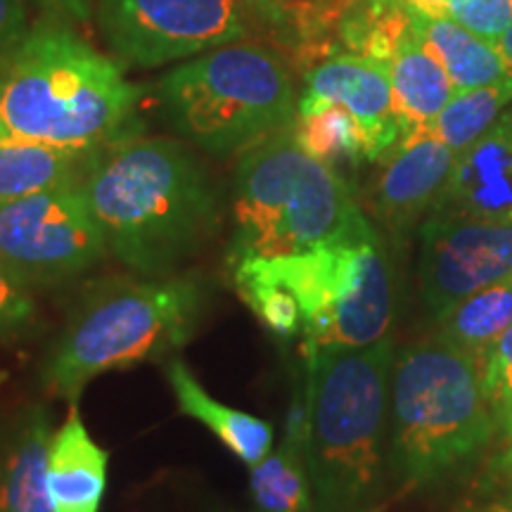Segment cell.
<instances>
[{"instance_id": "obj_1", "label": "cell", "mask_w": 512, "mask_h": 512, "mask_svg": "<svg viewBox=\"0 0 512 512\" xmlns=\"http://www.w3.org/2000/svg\"><path fill=\"white\" fill-rule=\"evenodd\" d=\"M107 249L143 278H169L219 226V195L178 140H124L93 155L81 183Z\"/></svg>"}, {"instance_id": "obj_2", "label": "cell", "mask_w": 512, "mask_h": 512, "mask_svg": "<svg viewBox=\"0 0 512 512\" xmlns=\"http://www.w3.org/2000/svg\"><path fill=\"white\" fill-rule=\"evenodd\" d=\"M143 88L62 22L29 29L5 64L0 136L98 155L124 143Z\"/></svg>"}, {"instance_id": "obj_3", "label": "cell", "mask_w": 512, "mask_h": 512, "mask_svg": "<svg viewBox=\"0 0 512 512\" xmlns=\"http://www.w3.org/2000/svg\"><path fill=\"white\" fill-rule=\"evenodd\" d=\"M302 351L313 503L320 512L354 510L382 482L394 339Z\"/></svg>"}, {"instance_id": "obj_4", "label": "cell", "mask_w": 512, "mask_h": 512, "mask_svg": "<svg viewBox=\"0 0 512 512\" xmlns=\"http://www.w3.org/2000/svg\"><path fill=\"white\" fill-rule=\"evenodd\" d=\"M368 223L332 166L304 152L292 131L275 133L247 150L235 169L228 264L311 252Z\"/></svg>"}, {"instance_id": "obj_5", "label": "cell", "mask_w": 512, "mask_h": 512, "mask_svg": "<svg viewBox=\"0 0 512 512\" xmlns=\"http://www.w3.org/2000/svg\"><path fill=\"white\" fill-rule=\"evenodd\" d=\"M496 439L482 361L434 335L394 358L389 463L408 486L451 475Z\"/></svg>"}, {"instance_id": "obj_6", "label": "cell", "mask_w": 512, "mask_h": 512, "mask_svg": "<svg viewBox=\"0 0 512 512\" xmlns=\"http://www.w3.org/2000/svg\"><path fill=\"white\" fill-rule=\"evenodd\" d=\"M204 287L195 278H112L93 285L55 342L43 384L76 403L102 373L157 361L195 335Z\"/></svg>"}, {"instance_id": "obj_7", "label": "cell", "mask_w": 512, "mask_h": 512, "mask_svg": "<svg viewBox=\"0 0 512 512\" xmlns=\"http://www.w3.org/2000/svg\"><path fill=\"white\" fill-rule=\"evenodd\" d=\"M169 124L214 157L245 155L275 133L292 131L297 93L290 72L259 43H228L171 69L159 81Z\"/></svg>"}, {"instance_id": "obj_8", "label": "cell", "mask_w": 512, "mask_h": 512, "mask_svg": "<svg viewBox=\"0 0 512 512\" xmlns=\"http://www.w3.org/2000/svg\"><path fill=\"white\" fill-rule=\"evenodd\" d=\"M228 266L247 268L297 299L304 318V349L368 347L392 328V266L373 223L311 252L240 259Z\"/></svg>"}, {"instance_id": "obj_9", "label": "cell", "mask_w": 512, "mask_h": 512, "mask_svg": "<svg viewBox=\"0 0 512 512\" xmlns=\"http://www.w3.org/2000/svg\"><path fill=\"white\" fill-rule=\"evenodd\" d=\"M280 0H100L98 27L121 62L133 67L202 55L238 43L254 24L278 27Z\"/></svg>"}, {"instance_id": "obj_10", "label": "cell", "mask_w": 512, "mask_h": 512, "mask_svg": "<svg viewBox=\"0 0 512 512\" xmlns=\"http://www.w3.org/2000/svg\"><path fill=\"white\" fill-rule=\"evenodd\" d=\"M107 252L81 183L0 204V259L27 285L79 278Z\"/></svg>"}, {"instance_id": "obj_11", "label": "cell", "mask_w": 512, "mask_h": 512, "mask_svg": "<svg viewBox=\"0 0 512 512\" xmlns=\"http://www.w3.org/2000/svg\"><path fill=\"white\" fill-rule=\"evenodd\" d=\"M420 292L434 318L512 278V221L430 214L420 228Z\"/></svg>"}, {"instance_id": "obj_12", "label": "cell", "mask_w": 512, "mask_h": 512, "mask_svg": "<svg viewBox=\"0 0 512 512\" xmlns=\"http://www.w3.org/2000/svg\"><path fill=\"white\" fill-rule=\"evenodd\" d=\"M299 107L342 105L363 128L366 159L380 162L401 143L389 64L351 53H335L306 72Z\"/></svg>"}, {"instance_id": "obj_13", "label": "cell", "mask_w": 512, "mask_h": 512, "mask_svg": "<svg viewBox=\"0 0 512 512\" xmlns=\"http://www.w3.org/2000/svg\"><path fill=\"white\" fill-rule=\"evenodd\" d=\"M456 152L432 131L403 138L384 157L373 190L375 216L394 235H403L434 209L451 178Z\"/></svg>"}, {"instance_id": "obj_14", "label": "cell", "mask_w": 512, "mask_h": 512, "mask_svg": "<svg viewBox=\"0 0 512 512\" xmlns=\"http://www.w3.org/2000/svg\"><path fill=\"white\" fill-rule=\"evenodd\" d=\"M430 214L512 221V107L456 157Z\"/></svg>"}, {"instance_id": "obj_15", "label": "cell", "mask_w": 512, "mask_h": 512, "mask_svg": "<svg viewBox=\"0 0 512 512\" xmlns=\"http://www.w3.org/2000/svg\"><path fill=\"white\" fill-rule=\"evenodd\" d=\"M256 512H311L313 484L306 453V384L294 389L278 446L249 472Z\"/></svg>"}, {"instance_id": "obj_16", "label": "cell", "mask_w": 512, "mask_h": 512, "mask_svg": "<svg viewBox=\"0 0 512 512\" xmlns=\"http://www.w3.org/2000/svg\"><path fill=\"white\" fill-rule=\"evenodd\" d=\"M110 453L83 427L72 403L67 420L53 434L48 451V491L55 512H100L107 489Z\"/></svg>"}, {"instance_id": "obj_17", "label": "cell", "mask_w": 512, "mask_h": 512, "mask_svg": "<svg viewBox=\"0 0 512 512\" xmlns=\"http://www.w3.org/2000/svg\"><path fill=\"white\" fill-rule=\"evenodd\" d=\"M389 79L394 110L401 124V140L432 131L434 121L456 93L444 64L415 34L413 24L389 60Z\"/></svg>"}, {"instance_id": "obj_18", "label": "cell", "mask_w": 512, "mask_h": 512, "mask_svg": "<svg viewBox=\"0 0 512 512\" xmlns=\"http://www.w3.org/2000/svg\"><path fill=\"white\" fill-rule=\"evenodd\" d=\"M164 373L176 396L178 411L202 422L242 463L252 467L268 456L275 437L271 422L216 401L181 358H171Z\"/></svg>"}, {"instance_id": "obj_19", "label": "cell", "mask_w": 512, "mask_h": 512, "mask_svg": "<svg viewBox=\"0 0 512 512\" xmlns=\"http://www.w3.org/2000/svg\"><path fill=\"white\" fill-rule=\"evenodd\" d=\"M53 422L43 406L24 411L5 446L0 512H55L48 491V451Z\"/></svg>"}, {"instance_id": "obj_20", "label": "cell", "mask_w": 512, "mask_h": 512, "mask_svg": "<svg viewBox=\"0 0 512 512\" xmlns=\"http://www.w3.org/2000/svg\"><path fill=\"white\" fill-rule=\"evenodd\" d=\"M408 10H411L415 34L444 64L456 91L486 86V83H494L512 74L510 62L501 55L496 43L477 36L475 31L458 24L456 19L441 15V12H427L413 8V5H408Z\"/></svg>"}, {"instance_id": "obj_21", "label": "cell", "mask_w": 512, "mask_h": 512, "mask_svg": "<svg viewBox=\"0 0 512 512\" xmlns=\"http://www.w3.org/2000/svg\"><path fill=\"white\" fill-rule=\"evenodd\" d=\"M86 157L93 155L0 136V204L79 183V166Z\"/></svg>"}, {"instance_id": "obj_22", "label": "cell", "mask_w": 512, "mask_h": 512, "mask_svg": "<svg viewBox=\"0 0 512 512\" xmlns=\"http://www.w3.org/2000/svg\"><path fill=\"white\" fill-rule=\"evenodd\" d=\"M512 328V278L472 292L439 318L437 337L465 354L482 358Z\"/></svg>"}, {"instance_id": "obj_23", "label": "cell", "mask_w": 512, "mask_h": 512, "mask_svg": "<svg viewBox=\"0 0 512 512\" xmlns=\"http://www.w3.org/2000/svg\"><path fill=\"white\" fill-rule=\"evenodd\" d=\"M292 136L304 152L318 162L332 166H356L366 159V138L358 121L342 105H309L297 107V121Z\"/></svg>"}, {"instance_id": "obj_24", "label": "cell", "mask_w": 512, "mask_h": 512, "mask_svg": "<svg viewBox=\"0 0 512 512\" xmlns=\"http://www.w3.org/2000/svg\"><path fill=\"white\" fill-rule=\"evenodd\" d=\"M512 105V74L477 88L456 91L434 121L432 133L456 155L465 152Z\"/></svg>"}, {"instance_id": "obj_25", "label": "cell", "mask_w": 512, "mask_h": 512, "mask_svg": "<svg viewBox=\"0 0 512 512\" xmlns=\"http://www.w3.org/2000/svg\"><path fill=\"white\" fill-rule=\"evenodd\" d=\"M479 361L484 396L496 422V437L508 444L512 441V328L505 330Z\"/></svg>"}, {"instance_id": "obj_26", "label": "cell", "mask_w": 512, "mask_h": 512, "mask_svg": "<svg viewBox=\"0 0 512 512\" xmlns=\"http://www.w3.org/2000/svg\"><path fill=\"white\" fill-rule=\"evenodd\" d=\"M29 287L0 259V339H15L36 325L38 311Z\"/></svg>"}, {"instance_id": "obj_27", "label": "cell", "mask_w": 512, "mask_h": 512, "mask_svg": "<svg viewBox=\"0 0 512 512\" xmlns=\"http://www.w3.org/2000/svg\"><path fill=\"white\" fill-rule=\"evenodd\" d=\"M441 15L456 19L477 36L496 43L512 24V0H453Z\"/></svg>"}, {"instance_id": "obj_28", "label": "cell", "mask_w": 512, "mask_h": 512, "mask_svg": "<svg viewBox=\"0 0 512 512\" xmlns=\"http://www.w3.org/2000/svg\"><path fill=\"white\" fill-rule=\"evenodd\" d=\"M29 34L27 0H0V67Z\"/></svg>"}, {"instance_id": "obj_29", "label": "cell", "mask_w": 512, "mask_h": 512, "mask_svg": "<svg viewBox=\"0 0 512 512\" xmlns=\"http://www.w3.org/2000/svg\"><path fill=\"white\" fill-rule=\"evenodd\" d=\"M482 486L489 494H503L505 489L512 486V441L503 444L498 456L491 458L489 467H486V475L482 479Z\"/></svg>"}, {"instance_id": "obj_30", "label": "cell", "mask_w": 512, "mask_h": 512, "mask_svg": "<svg viewBox=\"0 0 512 512\" xmlns=\"http://www.w3.org/2000/svg\"><path fill=\"white\" fill-rule=\"evenodd\" d=\"M55 22H86L93 12V0H34Z\"/></svg>"}, {"instance_id": "obj_31", "label": "cell", "mask_w": 512, "mask_h": 512, "mask_svg": "<svg viewBox=\"0 0 512 512\" xmlns=\"http://www.w3.org/2000/svg\"><path fill=\"white\" fill-rule=\"evenodd\" d=\"M401 3L413 5V8H420L427 12H441L448 3H453V0H401Z\"/></svg>"}, {"instance_id": "obj_32", "label": "cell", "mask_w": 512, "mask_h": 512, "mask_svg": "<svg viewBox=\"0 0 512 512\" xmlns=\"http://www.w3.org/2000/svg\"><path fill=\"white\" fill-rule=\"evenodd\" d=\"M486 512H512V486L505 489L503 494H498L496 501L491 503V508Z\"/></svg>"}, {"instance_id": "obj_33", "label": "cell", "mask_w": 512, "mask_h": 512, "mask_svg": "<svg viewBox=\"0 0 512 512\" xmlns=\"http://www.w3.org/2000/svg\"><path fill=\"white\" fill-rule=\"evenodd\" d=\"M496 48L501 50V55L505 57V60L510 62V67H512V24H510L508 29L503 31V36L498 38V41H496Z\"/></svg>"}, {"instance_id": "obj_34", "label": "cell", "mask_w": 512, "mask_h": 512, "mask_svg": "<svg viewBox=\"0 0 512 512\" xmlns=\"http://www.w3.org/2000/svg\"><path fill=\"white\" fill-rule=\"evenodd\" d=\"M3 463H5V448H3V439H0V482H3Z\"/></svg>"}, {"instance_id": "obj_35", "label": "cell", "mask_w": 512, "mask_h": 512, "mask_svg": "<svg viewBox=\"0 0 512 512\" xmlns=\"http://www.w3.org/2000/svg\"><path fill=\"white\" fill-rule=\"evenodd\" d=\"M3 74H5V67H0V91H3Z\"/></svg>"}]
</instances>
